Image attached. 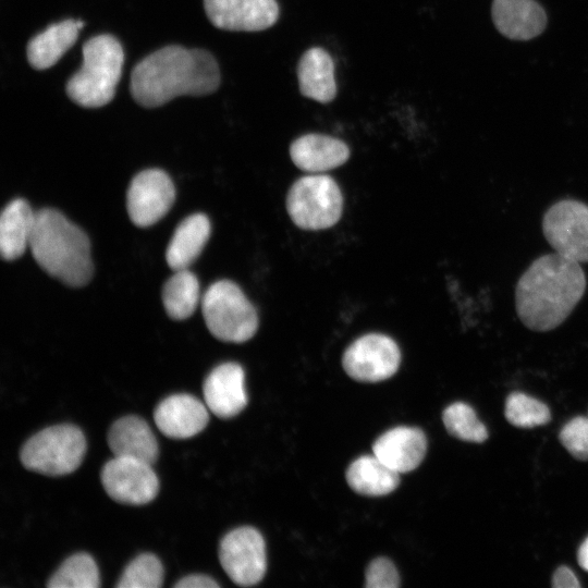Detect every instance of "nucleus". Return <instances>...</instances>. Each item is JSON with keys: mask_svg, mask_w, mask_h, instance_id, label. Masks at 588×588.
<instances>
[{"mask_svg": "<svg viewBox=\"0 0 588 588\" xmlns=\"http://www.w3.org/2000/svg\"><path fill=\"white\" fill-rule=\"evenodd\" d=\"M220 82L218 62L209 51L169 45L134 66L130 90L139 106L151 109L179 96L212 94Z\"/></svg>", "mask_w": 588, "mask_h": 588, "instance_id": "1", "label": "nucleus"}, {"mask_svg": "<svg viewBox=\"0 0 588 588\" xmlns=\"http://www.w3.org/2000/svg\"><path fill=\"white\" fill-rule=\"evenodd\" d=\"M586 290L579 262L558 253L535 259L515 287L519 320L532 331H550L573 311Z\"/></svg>", "mask_w": 588, "mask_h": 588, "instance_id": "2", "label": "nucleus"}, {"mask_svg": "<svg viewBox=\"0 0 588 588\" xmlns=\"http://www.w3.org/2000/svg\"><path fill=\"white\" fill-rule=\"evenodd\" d=\"M29 249L42 270L69 286H84L93 277L87 235L56 209L36 211Z\"/></svg>", "mask_w": 588, "mask_h": 588, "instance_id": "3", "label": "nucleus"}, {"mask_svg": "<svg viewBox=\"0 0 588 588\" xmlns=\"http://www.w3.org/2000/svg\"><path fill=\"white\" fill-rule=\"evenodd\" d=\"M83 63L65 85L68 97L84 108L109 103L121 78L124 52L120 41L110 34L86 40L82 47Z\"/></svg>", "mask_w": 588, "mask_h": 588, "instance_id": "4", "label": "nucleus"}, {"mask_svg": "<svg viewBox=\"0 0 588 588\" xmlns=\"http://www.w3.org/2000/svg\"><path fill=\"white\" fill-rule=\"evenodd\" d=\"M201 311L208 330L223 342H246L259 326L256 308L230 280H219L207 289L201 298Z\"/></svg>", "mask_w": 588, "mask_h": 588, "instance_id": "5", "label": "nucleus"}, {"mask_svg": "<svg viewBox=\"0 0 588 588\" xmlns=\"http://www.w3.org/2000/svg\"><path fill=\"white\" fill-rule=\"evenodd\" d=\"M340 186L328 174L309 173L296 180L286 194V211L302 230L319 231L333 226L343 212Z\"/></svg>", "mask_w": 588, "mask_h": 588, "instance_id": "6", "label": "nucleus"}, {"mask_svg": "<svg viewBox=\"0 0 588 588\" xmlns=\"http://www.w3.org/2000/svg\"><path fill=\"white\" fill-rule=\"evenodd\" d=\"M86 440L74 425L47 427L32 436L21 448L20 460L32 471L47 476H63L82 463Z\"/></svg>", "mask_w": 588, "mask_h": 588, "instance_id": "7", "label": "nucleus"}, {"mask_svg": "<svg viewBox=\"0 0 588 588\" xmlns=\"http://www.w3.org/2000/svg\"><path fill=\"white\" fill-rule=\"evenodd\" d=\"M542 231L555 253L588 262V205L575 199L555 203L543 216Z\"/></svg>", "mask_w": 588, "mask_h": 588, "instance_id": "8", "label": "nucleus"}, {"mask_svg": "<svg viewBox=\"0 0 588 588\" xmlns=\"http://www.w3.org/2000/svg\"><path fill=\"white\" fill-rule=\"evenodd\" d=\"M219 560L231 580L240 586L258 584L267 569L266 543L253 527H238L220 541Z\"/></svg>", "mask_w": 588, "mask_h": 588, "instance_id": "9", "label": "nucleus"}, {"mask_svg": "<svg viewBox=\"0 0 588 588\" xmlns=\"http://www.w3.org/2000/svg\"><path fill=\"white\" fill-rule=\"evenodd\" d=\"M401 352L396 342L381 333H368L352 342L342 357L345 372L356 381L379 382L399 369Z\"/></svg>", "mask_w": 588, "mask_h": 588, "instance_id": "10", "label": "nucleus"}, {"mask_svg": "<svg viewBox=\"0 0 588 588\" xmlns=\"http://www.w3.org/2000/svg\"><path fill=\"white\" fill-rule=\"evenodd\" d=\"M100 479L107 494L122 504L149 503L159 490V480L151 465L131 457L109 460L101 468Z\"/></svg>", "mask_w": 588, "mask_h": 588, "instance_id": "11", "label": "nucleus"}, {"mask_svg": "<svg viewBox=\"0 0 588 588\" xmlns=\"http://www.w3.org/2000/svg\"><path fill=\"white\" fill-rule=\"evenodd\" d=\"M174 199L175 188L166 172L144 170L133 177L127 189L128 217L137 226L152 225L167 215Z\"/></svg>", "mask_w": 588, "mask_h": 588, "instance_id": "12", "label": "nucleus"}, {"mask_svg": "<svg viewBox=\"0 0 588 588\" xmlns=\"http://www.w3.org/2000/svg\"><path fill=\"white\" fill-rule=\"evenodd\" d=\"M210 23L231 32H260L275 24L280 16L277 0H204Z\"/></svg>", "mask_w": 588, "mask_h": 588, "instance_id": "13", "label": "nucleus"}, {"mask_svg": "<svg viewBox=\"0 0 588 588\" xmlns=\"http://www.w3.org/2000/svg\"><path fill=\"white\" fill-rule=\"evenodd\" d=\"M244 379V370L236 363H223L213 368L203 384L209 411L220 418L240 414L247 404Z\"/></svg>", "mask_w": 588, "mask_h": 588, "instance_id": "14", "label": "nucleus"}, {"mask_svg": "<svg viewBox=\"0 0 588 588\" xmlns=\"http://www.w3.org/2000/svg\"><path fill=\"white\" fill-rule=\"evenodd\" d=\"M207 405L194 395L180 393L162 400L155 408L156 426L168 438L187 439L199 433L208 424Z\"/></svg>", "mask_w": 588, "mask_h": 588, "instance_id": "15", "label": "nucleus"}, {"mask_svg": "<svg viewBox=\"0 0 588 588\" xmlns=\"http://www.w3.org/2000/svg\"><path fill=\"white\" fill-rule=\"evenodd\" d=\"M427 451V439L416 427L400 426L382 433L372 445V453L399 474L417 468Z\"/></svg>", "mask_w": 588, "mask_h": 588, "instance_id": "16", "label": "nucleus"}, {"mask_svg": "<svg viewBox=\"0 0 588 588\" xmlns=\"http://www.w3.org/2000/svg\"><path fill=\"white\" fill-rule=\"evenodd\" d=\"M290 157L305 172L323 173L344 164L350 158V148L339 138L310 133L292 142Z\"/></svg>", "mask_w": 588, "mask_h": 588, "instance_id": "17", "label": "nucleus"}, {"mask_svg": "<svg viewBox=\"0 0 588 588\" xmlns=\"http://www.w3.org/2000/svg\"><path fill=\"white\" fill-rule=\"evenodd\" d=\"M491 13L497 29L515 40L540 35L547 24L546 12L535 0H493Z\"/></svg>", "mask_w": 588, "mask_h": 588, "instance_id": "18", "label": "nucleus"}, {"mask_svg": "<svg viewBox=\"0 0 588 588\" xmlns=\"http://www.w3.org/2000/svg\"><path fill=\"white\" fill-rule=\"evenodd\" d=\"M107 440L114 456L136 458L150 465L158 458L157 439L148 424L138 416L117 419L109 428Z\"/></svg>", "mask_w": 588, "mask_h": 588, "instance_id": "19", "label": "nucleus"}, {"mask_svg": "<svg viewBox=\"0 0 588 588\" xmlns=\"http://www.w3.org/2000/svg\"><path fill=\"white\" fill-rule=\"evenodd\" d=\"M296 74L303 96L320 103L331 102L336 96L334 63L320 47L306 50L298 60Z\"/></svg>", "mask_w": 588, "mask_h": 588, "instance_id": "20", "label": "nucleus"}, {"mask_svg": "<svg viewBox=\"0 0 588 588\" xmlns=\"http://www.w3.org/2000/svg\"><path fill=\"white\" fill-rule=\"evenodd\" d=\"M83 26V21L68 19L50 24L44 32L35 35L26 46L30 66L35 70H46L54 65L76 42Z\"/></svg>", "mask_w": 588, "mask_h": 588, "instance_id": "21", "label": "nucleus"}, {"mask_svg": "<svg viewBox=\"0 0 588 588\" xmlns=\"http://www.w3.org/2000/svg\"><path fill=\"white\" fill-rule=\"evenodd\" d=\"M211 224L204 213L185 218L175 229L166 252V259L173 270L188 269L209 240Z\"/></svg>", "mask_w": 588, "mask_h": 588, "instance_id": "22", "label": "nucleus"}, {"mask_svg": "<svg viewBox=\"0 0 588 588\" xmlns=\"http://www.w3.org/2000/svg\"><path fill=\"white\" fill-rule=\"evenodd\" d=\"M36 212L22 198L10 201L0 218V253L4 260L20 258L29 247Z\"/></svg>", "mask_w": 588, "mask_h": 588, "instance_id": "23", "label": "nucleus"}, {"mask_svg": "<svg viewBox=\"0 0 588 588\" xmlns=\"http://www.w3.org/2000/svg\"><path fill=\"white\" fill-rule=\"evenodd\" d=\"M400 475L372 453L351 463L345 477L355 492L368 497H381L399 487Z\"/></svg>", "mask_w": 588, "mask_h": 588, "instance_id": "24", "label": "nucleus"}, {"mask_svg": "<svg viewBox=\"0 0 588 588\" xmlns=\"http://www.w3.org/2000/svg\"><path fill=\"white\" fill-rule=\"evenodd\" d=\"M200 298L199 283L188 269L174 271L162 289V303L169 317L184 320L196 310Z\"/></svg>", "mask_w": 588, "mask_h": 588, "instance_id": "25", "label": "nucleus"}, {"mask_svg": "<svg viewBox=\"0 0 588 588\" xmlns=\"http://www.w3.org/2000/svg\"><path fill=\"white\" fill-rule=\"evenodd\" d=\"M99 585L97 564L84 552L65 559L47 583L49 588H97Z\"/></svg>", "mask_w": 588, "mask_h": 588, "instance_id": "26", "label": "nucleus"}, {"mask_svg": "<svg viewBox=\"0 0 588 588\" xmlns=\"http://www.w3.org/2000/svg\"><path fill=\"white\" fill-rule=\"evenodd\" d=\"M442 419L449 433L460 440L480 443L488 437L487 428L478 419L476 412L463 402L449 405Z\"/></svg>", "mask_w": 588, "mask_h": 588, "instance_id": "27", "label": "nucleus"}, {"mask_svg": "<svg viewBox=\"0 0 588 588\" xmlns=\"http://www.w3.org/2000/svg\"><path fill=\"white\" fill-rule=\"evenodd\" d=\"M505 417L519 428H534L547 424L551 416L548 406L522 392L511 393L505 402Z\"/></svg>", "mask_w": 588, "mask_h": 588, "instance_id": "28", "label": "nucleus"}, {"mask_svg": "<svg viewBox=\"0 0 588 588\" xmlns=\"http://www.w3.org/2000/svg\"><path fill=\"white\" fill-rule=\"evenodd\" d=\"M163 583V567L151 553H142L124 568L118 588H159Z\"/></svg>", "mask_w": 588, "mask_h": 588, "instance_id": "29", "label": "nucleus"}, {"mask_svg": "<svg viewBox=\"0 0 588 588\" xmlns=\"http://www.w3.org/2000/svg\"><path fill=\"white\" fill-rule=\"evenodd\" d=\"M560 441L576 458L588 460V417H575L564 425Z\"/></svg>", "mask_w": 588, "mask_h": 588, "instance_id": "30", "label": "nucleus"}, {"mask_svg": "<svg viewBox=\"0 0 588 588\" xmlns=\"http://www.w3.org/2000/svg\"><path fill=\"white\" fill-rule=\"evenodd\" d=\"M365 579L367 588H396L400 586L397 569L387 558L375 559L367 567Z\"/></svg>", "mask_w": 588, "mask_h": 588, "instance_id": "31", "label": "nucleus"}, {"mask_svg": "<svg viewBox=\"0 0 588 588\" xmlns=\"http://www.w3.org/2000/svg\"><path fill=\"white\" fill-rule=\"evenodd\" d=\"M175 588H217L219 584L211 577L203 574H192L182 577L173 585Z\"/></svg>", "mask_w": 588, "mask_h": 588, "instance_id": "32", "label": "nucleus"}, {"mask_svg": "<svg viewBox=\"0 0 588 588\" xmlns=\"http://www.w3.org/2000/svg\"><path fill=\"white\" fill-rule=\"evenodd\" d=\"M552 586L554 588H579L580 584L571 568L561 566L553 575Z\"/></svg>", "mask_w": 588, "mask_h": 588, "instance_id": "33", "label": "nucleus"}, {"mask_svg": "<svg viewBox=\"0 0 588 588\" xmlns=\"http://www.w3.org/2000/svg\"><path fill=\"white\" fill-rule=\"evenodd\" d=\"M577 558L579 565L588 572V538L581 543Z\"/></svg>", "mask_w": 588, "mask_h": 588, "instance_id": "34", "label": "nucleus"}]
</instances>
